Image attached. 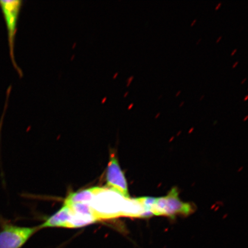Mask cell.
Listing matches in <instances>:
<instances>
[{
	"label": "cell",
	"instance_id": "277c9868",
	"mask_svg": "<svg viewBox=\"0 0 248 248\" xmlns=\"http://www.w3.org/2000/svg\"><path fill=\"white\" fill-rule=\"evenodd\" d=\"M23 2L21 0H0V8L7 28L9 54L12 64L20 77L23 76V72L15 60V42L18 17Z\"/></svg>",
	"mask_w": 248,
	"mask_h": 248
},
{
	"label": "cell",
	"instance_id": "4fadbf2b",
	"mask_svg": "<svg viewBox=\"0 0 248 248\" xmlns=\"http://www.w3.org/2000/svg\"><path fill=\"white\" fill-rule=\"evenodd\" d=\"M247 80V78H245L242 80V82H241V84H243V83L246 82V80Z\"/></svg>",
	"mask_w": 248,
	"mask_h": 248
},
{
	"label": "cell",
	"instance_id": "30bf717a",
	"mask_svg": "<svg viewBox=\"0 0 248 248\" xmlns=\"http://www.w3.org/2000/svg\"><path fill=\"white\" fill-rule=\"evenodd\" d=\"M237 51V48L234 49V50L232 51V52L231 53V55L232 56L234 55V54L235 53V52H236Z\"/></svg>",
	"mask_w": 248,
	"mask_h": 248
},
{
	"label": "cell",
	"instance_id": "9a60e30c",
	"mask_svg": "<svg viewBox=\"0 0 248 248\" xmlns=\"http://www.w3.org/2000/svg\"><path fill=\"white\" fill-rule=\"evenodd\" d=\"M185 104V101H182L181 102V104L179 105V107H181L182 106H183V105H184Z\"/></svg>",
	"mask_w": 248,
	"mask_h": 248
},
{
	"label": "cell",
	"instance_id": "7a4b0ae2",
	"mask_svg": "<svg viewBox=\"0 0 248 248\" xmlns=\"http://www.w3.org/2000/svg\"><path fill=\"white\" fill-rule=\"evenodd\" d=\"M148 211L151 215L172 217L190 215L193 207L180 200L178 189L173 188L166 196L153 198Z\"/></svg>",
	"mask_w": 248,
	"mask_h": 248
},
{
	"label": "cell",
	"instance_id": "ac0fdd59",
	"mask_svg": "<svg viewBox=\"0 0 248 248\" xmlns=\"http://www.w3.org/2000/svg\"><path fill=\"white\" fill-rule=\"evenodd\" d=\"M204 95H202V96H201V98H200V101H201L202 100V99L204 98Z\"/></svg>",
	"mask_w": 248,
	"mask_h": 248
},
{
	"label": "cell",
	"instance_id": "ffe728a7",
	"mask_svg": "<svg viewBox=\"0 0 248 248\" xmlns=\"http://www.w3.org/2000/svg\"><path fill=\"white\" fill-rule=\"evenodd\" d=\"M159 114H160V113H158V114H157V116H156V117H157V116H159Z\"/></svg>",
	"mask_w": 248,
	"mask_h": 248
},
{
	"label": "cell",
	"instance_id": "3957f363",
	"mask_svg": "<svg viewBox=\"0 0 248 248\" xmlns=\"http://www.w3.org/2000/svg\"><path fill=\"white\" fill-rule=\"evenodd\" d=\"M38 230L39 226L15 225L0 216V248H21Z\"/></svg>",
	"mask_w": 248,
	"mask_h": 248
},
{
	"label": "cell",
	"instance_id": "5b68a950",
	"mask_svg": "<svg viewBox=\"0 0 248 248\" xmlns=\"http://www.w3.org/2000/svg\"><path fill=\"white\" fill-rule=\"evenodd\" d=\"M106 187L117 192L123 197L129 198L128 183L125 173L121 168L116 155H110L107 170Z\"/></svg>",
	"mask_w": 248,
	"mask_h": 248
},
{
	"label": "cell",
	"instance_id": "8992f818",
	"mask_svg": "<svg viewBox=\"0 0 248 248\" xmlns=\"http://www.w3.org/2000/svg\"><path fill=\"white\" fill-rule=\"evenodd\" d=\"M71 216V210L69 206L64 204L62 208L53 216L39 226V229L46 228H66Z\"/></svg>",
	"mask_w": 248,
	"mask_h": 248
},
{
	"label": "cell",
	"instance_id": "52a82bcc",
	"mask_svg": "<svg viewBox=\"0 0 248 248\" xmlns=\"http://www.w3.org/2000/svg\"><path fill=\"white\" fill-rule=\"evenodd\" d=\"M101 187H94L70 193L64 200V204L90 203L100 190Z\"/></svg>",
	"mask_w": 248,
	"mask_h": 248
},
{
	"label": "cell",
	"instance_id": "5bb4252c",
	"mask_svg": "<svg viewBox=\"0 0 248 248\" xmlns=\"http://www.w3.org/2000/svg\"><path fill=\"white\" fill-rule=\"evenodd\" d=\"M181 91H178V92H177V93H176V95H175L176 97H178V96L180 94H181Z\"/></svg>",
	"mask_w": 248,
	"mask_h": 248
},
{
	"label": "cell",
	"instance_id": "6da1fadb",
	"mask_svg": "<svg viewBox=\"0 0 248 248\" xmlns=\"http://www.w3.org/2000/svg\"><path fill=\"white\" fill-rule=\"evenodd\" d=\"M129 198L124 197L107 187H101L92 201L91 206L98 221L110 219L118 217H124Z\"/></svg>",
	"mask_w": 248,
	"mask_h": 248
},
{
	"label": "cell",
	"instance_id": "e0dca14e",
	"mask_svg": "<svg viewBox=\"0 0 248 248\" xmlns=\"http://www.w3.org/2000/svg\"><path fill=\"white\" fill-rule=\"evenodd\" d=\"M248 98V95H247L246 96V97H245V98L244 99V101H246L247 100Z\"/></svg>",
	"mask_w": 248,
	"mask_h": 248
},
{
	"label": "cell",
	"instance_id": "9c48e42d",
	"mask_svg": "<svg viewBox=\"0 0 248 248\" xmlns=\"http://www.w3.org/2000/svg\"><path fill=\"white\" fill-rule=\"evenodd\" d=\"M238 63H239V62H238V61H237L236 62H235V63H234V64L232 65V67L233 68V69H234V68L236 67V66L238 64Z\"/></svg>",
	"mask_w": 248,
	"mask_h": 248
},
{
	"label": "cell",
	"instance_id": "8fae6325",
	"mask_svg": "<svg viewBox=\"0 0 248 248\" xmlns=\"http://www.w3.org/2000/svg\"><path fill=\"white\" fill-rule=\"evenodd\" d=\"M196 21H197V19L196 18H195V19L194 20V21H193V22L191 23V26H193V25H194V24L195 23H196Z\"/></svg>",
	"mask_w": 248,
	"mask_h": 248
},
{
	"label": "cell",
	"instance_id": "2e32d148",
	"mask_svg": "<svg viewBox=\"0 0 248 248\" xmlns=\"http://www.w3.org/2000/svg\"><path fill=\"white\" fill-rule=\"evenodd\" d=\"M201 40H202L201 38L200 39V40H198L197 42V45L199 44V43L201 41Z\"/></svg>",
	"mask_w": 248,
	"mask_h": 248
},
{
	"label": "cell",
	"instance_id": "7c38bea8",
	"mask_svg": "<svg viewBox=\"0 0 248 248\" xmlns=\"http://www.w3.org/2000/svg\"><path fill=\"white\" fill-rule=\"evenodd\" d=\"M222 36H220L218 39L216 40V43H218L219 42V40L222 39Z\"/></svg>",
	"mask_w": 248,
	"mask_h": 248
},
{
	"label": "cell",
	"instance_id": "d6986e66",
	"mask_svg": "<svg viewBox=\"0 0 248 248\" xmlns=\"http://www.w3.org/2000/svg\"><path fill=\"white\" fill-rule=\"evenodd\" d=\"M162 95H160L159 97V99H160V98H162Z\"/></svg>",
	"mask_w": 248,
	"mask_h": 248
},
{
	"label": "cell",
	"instance_id": "ba28073f",
	"mask_svg": "<svg viewBox=\"0 0 248 248\" xmlns=\"http://www.w3.org/2000/svg\"><path fill=\"white\" fill-rule=\"evenodd\" d=\"M221 4L222 2H219V4L216 6V10H217V9H218L220 7H221Z\"/></svg>",
	"mask_w": 248,
	"mask_h": 248
}]
</instances>
